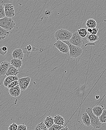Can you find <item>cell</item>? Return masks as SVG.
<instances>
[{
    "mask_svg": "<svg viewBox=\"0 0 106 130\" xmlns=\"http://www.w3.org/2000/svg\"><path fill=\"white\" fill-rule=\"evenodd\" d=\"M105 109L103 105L96 106L92 108L93 112L96 116L99 117Z\"/></svg>",
    "mask_w": 106,
    "mask_h": 130,
    "instance_id": "cell-12",
    "label": "cell"
},
{
    "mask_svg": "<svg viewBox=\"0 0 106 130\" xmlns=\"http://www.w3.org/2000/svg\"><path fill=\"white\" fill-rule=\"evenodd\" d=\"M95 45V43H91V42H89V43H88L86 45H85V46H88V45Z\"/></svg>",
    "mask_w": 106,
    "mask_h": 130,
    "instance_id": "cell-34",
    "label": "cell"
},
{
    "mask_svg": "<svg viewBox=\"0 0 106 130\" xmlns=\"http://www.w3.org/2000/svg\"><path fill=\"white\" fill-rule=\"evenodd\" d=\"M18 128V125L15 123H13L9 126L8 127L9 130H17Z\"/></svg>",
    "mask_w": 106,
    "mask_h": 130,
    "instance_id": "cell-29",
    "label": "cell"
},
{
    "mask_svg": "<svg viewBox=\"0 0 106 130\" xmlns=\"http://www.w3.org/2000/svg\"><path fill=\"white\" fill-rule=\"evenodd\" d=\"M86 38L89 42L94 43L99 40V37L98 35L89 34L88 35H87L86 36Z\"/></svg>",
    "mask_w": 106,
    "mask_h": 130,
    "instance_id": "cell-21",
    "label": "cell"
},
{
    "mask_svg": "<svg viewBox=\"0 0 106 130\" xmlns=\"http://www.w3.org/2000/svg\"><path fill=\"white\" fill-rule=\"evenodd\" d=\"M54 46L63 54H67L69 51V47L67 44L62 41L57 40L54 44Z\"/></svg>",
    "mask_w": 106,
    "mask_h": 130,
    "instance_id": "cell-6",
    "label": "cell"
},
{
    "mask_svg": "<svg viewBox=\"0 0 106 130\" xmlns=\"http://www.w3.org/2000/svg\"><path fill=\"white\" fill-rule=\"evenodd\" d=\"M10 64L17 69H19L20 68L22 65V61L20 59L12 58L11 60Z\"/></svg>",
    "mask_w": 106,
    "mask_h": 130,
    "instance_id": "cell-18",
    "label": "cell"
},
{
    "mask_svg": "<svg viewBox=\"0 0 106 130\" xmlns=\"http://www.w3.org/2000/svg\"><path fill=\"white\" fill-rule=\"evenodd\" d=\"M82 123L84 124L87 126H89L91 125V121H90V118L88 114L86 112L84 113L82 115Z\"/></svg>",
    "mask_w": 106,
    "mask_h": 130,
    "instance_id": "cell-16",
    "label": "cell"
},
{
    "mask_svg": "<svg viewBox=\"0 0 106 130\" xmlns=\"http://www.w3.org/2000/svg\"><path fill=\"white\" fill-rule=\"evenodd\" d=\"M99 31L98 28H95L92 29V31L90 34H93V35H97V32Z\"/></svg>",
    "mask_w": 106,
    "mask_h": 130,
    "instance_id": "cell-32",
    "label": "cell"
},
{
    "mask_svg": "<svg viewBox=\"0 0 106 130\" xmlns=\"http://www.w3.org/2000/svg\"><path fill=\"white\" fill-rule=\"evenodd\" d=\"M17 130H27V128L26 125L25 124L23 123L18 126Z\"/></svg>",
    "mask_w": 106,
    "mask_h": 130,
    "instance_id": "cell-30",
    "label": "cell"
},
{
    "mask_svg": "<svg viewBox=\"0 0 106 130\" xmlns=\"http://www.w3.org/2000/svg\"><path fill=\"white\" fill-rule=\"evenodd\" d=\"M45 14L46 16H49L51 15V12L49 11H46L45 12Z\"/></svg>",
    "mask_w": 106,
    "mask_h": 130,
    "instance_id": "cell-33",
    "label": "cell"
},
{
    "mask_svg": "<svg viewBox=\"0 0 106 130\" xmlns=\"http://www.w3.org/2000/svg\"><path fill=\"white\" fill-rule=\"evenodd\" d=\"M21 90L19 85L10 88L9 90V94L12 97L15 98H17L19 96L21 93Z\"/></svg>",
    "mask_w": 106,
    "mask_h": 130,
    "instance_id": "cell-11",
    "label": "cell"
},
{
    "mask_svg": "<svg viewBox=\"0 0 106 130\" xmlns=\"http://www.w3.org/2000/svg\"><path fill=\"white\" fill-rule=\"evenodd\" d=\"M11 64L8 62H2L0 64V76H4L7 74Z\"/></svg>",
    "mask_w": 106,
    "mask_h": 130,
    "instance_id": "cell-9",
    "label": "cell"
},
{
    "mask_svg": "<svg viewBox=\"0 0 106 130\" xmlns=\"http://www.w3.org/2000/svg\"><path fill=\"white\" fill-rule=\"evenodd\" d=\"M19 73L18 69L13 66L12 65H10L9 69L7 72L6 75L7 76H16Z\"/></svg>",
    "mask_w": 106,
    "mask_h": 130,
    "instance_id": "cell-15",
    "label": "cell"
},
{
    "mask_svg": "<svg viewBox=\"0 0 106 130\" xmlns=\"http://www.w3.org/2000/svg\"><path fill=\"white\" fill-rule=\"evenodd\" d=\"M53 118L54 124L60 126H64L65 120L62 116L59 115H56Z\"/></svg>",
    "mask_w": 106,
    "mask_h": 130,
    "instance_id": "cell-14",
    "label": "cell"
},
{
    "mask_svg": "<svg viewBox=\"0 0 106 130\" xmlns=\"http://www.w3.org/2000/svg\"><path fill=\"white\" fill-rule=\"evenodd\" d=\"M0 26L9 31L15 28L16 24L11 18L5 17L0 19Z\"/></svg>",
    "mask_w": 106,
    "mask_h": 130,
    "instance_id": "cell-4",
    "label": "cell"
},
{
    "mask_svg": "<svg viewBox=\"0 0 106 130\" xmlns=\"http://www.w3.org/2000/svg\"><path fill=\"white\" fill-rule=\"evenodd\" d=\"M5 16L8 18H12L15 15L14 7L12 4L7 3L4 5Z\"/></svg>",
    "mask_w": 106,
    "mask_h": 130,
    "instance_id": "cell-8",
    "label": "cell"
},
{
    "mask_svg": "<svg viewBox=\"0 0 106 130\" xmlns=\"http://www.w3.org/2000/svg\"><path fill=\"white\" fill-rule=\"evenodd\" d=\"M78 34L82 38H84L87 35V31L85 28H81L78 30Z\"/></svg>",
    "mask_w": 106,
    "mask_h": 130,
    "instance_id": "cell-23",
    "label": "cell"
},
{
    "mask_svg": "<svg viewBox=\"0 0 106 130\" xmlns=\"http://www.w3.org/2000/svg\"><path fill=\"white\" fill-rule=\"evenodd\" d=\"M7 48L5 46L2 47L0 48V54L4 56L7 54Z\"/></svg>",
    "mask_w": 106,
    "mask_h": 130,
    "instance_id": "cell-27",
    "label": "cell"
},
{
    "mask_svg": "<svg viewBox=\"0 0 106 130\" xmlns=\"http://www.w3.org/2000/svg\"><path fill=\"white\" fill-rule=\"evenodd\" d=\"M9 32L0 26V40H4L8 36Z\"/></svg>",
    "mask_w": 106,
    "mask_h": 130,
    "instance_id": "cell-20",
    "label": "cell"
},
{
    "mask_svg": "<svg viewBox=\"0 0 106 130\" xmlns=\"http://www.w3.org/2000/svg\"><path fill=\"white\" fill-rule=\"evenodd\" d=\"M6 17L5 13L4 7L2 5L0 4V19Z\"/></svg>",
    "mask_w": 106,
    "mask_h": 130,
    "instance_id": "cell-25",
    "label": "cell"
},
{
    "mask_svg": "<svg viewBox=\"0 0 106 130\" xmlns=\"http://www.w3.org/2000/svg\"><path fill=\"white\" fill-rule=\"evenodd\" d=\"M18 85H19L18 80H16L15 81H13L10 84L7 88L8 89H9L10 88L14 87H16V86H17Z\"/></svg>",
    "mask_w": 106,
    "mask_h": 130,
    "instance_id": "cell-28",
    "label": "cell"
},
{
    "mask_svg": "<svg viewBox=\"0 0 106 130\" xmlns=\"http://www.w3.org/2000/svg\"><path fill=\"white\" fill-rule=\"evenodd\" d=\"M44 123L47 128L49 129L54 124L53 118L51 116H47L45 119Z\"/></svg>",
    "mask_w": 106,
    "mask_h": 130,
    "instance_id": "cell-17",
    "label": "cell"
},
{
    "mask_svg": "<svg viewBox=\"0 0 106 130\" xmlns=\"http://www.w3.org/2000/svg\"><path fill=\"white\" fill-rule=\"evenodd\" d=\"M19 80V78L17 76H7V77H6L4 80L3 84L5 87H7L13 81L16 80Z\"/></svg>",
    "mask_w": 106,
    "mask_h": 130,
    "instance_id": "cell-13",
    "label": "cell"
},
{
    "mask_svg": "<svg viewBox=\"0 0 106 130\" xmlns=\"http://www.w3.org/2000/svg\"><path fill=\"white\" fill-rule=\"evenodd\" d=\"M72 35V33L66 29H60L55 33V37L57 40L69 41Z\"/></svg>",
    "mask_w": 106,
    "mask_h": 130,
    "instance_id": "cell-1",
    "label": "cell"
},
{
    "mask_svg": "<svg viewBox=\"0 0 106 130\" xmlns=\"http://www.w3.org/2000/svg\"><path fill=\"white\" fill-rule=\"evenodd\" d=\"M25 49H26L27 51L30 53L32 51H33V50H34V51H35V49H37V48H35L34 47L32 46L31 45H29L28 46H27L26 47Z\"/></svg>",
    "mask_w": 106,
    "mask_h": 130,
    "instance_id": "cell-31",
    "label": "cell"
},
{
    "mask_svg": "<svg viewBox=\"0 0 106 130\" xmlns=\"http://www.w3.org/2000/svg\"><path fill=\"white\" fill-rule=\"evenodd\" d=\"M12 58L22 60L24 57V53L21 48H16L12 52Z\"/></svg>",
    "mask_w": 106,
    "mask_h": 130,
    "instance_id": "cell-10",
    "label": "cell"
},
{
    "mask_svg": "<svg viewBox=\"0 0 106 130\" xmlns=\"http://www.w3.org/2000/svg\"><path fill=\"white\" fill-rule=\"evenodd\" d=\"M97 25V22L94 19H89L86 23V26L88 28H96Z\"/></svg>",
    "mask_w": 106,
    "mask_h": 130,
    "instance_id": "cell-19",
    "label": "cell"
},
{
    "mask_svg": "<svg viewBox=\"0 0 106 130\" xmlns=\"http://www.w3.org/2000/svg\"><path fill=\"white\" fill-rule=\"evenodd\" d=\"M67 44L69 49V56L71 58H77L81 56L83 52V50L80 47L72 45L69 41H62Z\"/></svg>",
    "mask_w": 106,
    "mask_h": 130,
    "instance_id": "cell-2",
    "label": "cell"
},
{
    "mask_svg": "<svg viewBox=\"0 0 106 130\" xmlns=\"http://www.w3.org/2000/svg\"><path fill=\"white\" fill-rule=\"evenodd\" d=\"M59 130H69V129L68 128V127L66 126L65 127H63L61 129Z\"/></svg>",
    "mask_w": 106,
    "mask_h": 130,
    "instance_id": "cell-35",
    "label": "cell"
},
{
    "mask_svg": "<svg viewBox=\"0 0 106 130\" xmlns=\"http://www.w3.org/2000/svg\"><path fill=\"white\" fill-rule=\"evenodd\" d=\"M86 112L88 114L91 121V125L95 129H99L101 127L102 123L100 121L99 117L93 113L92 108L90 107L86 109Z\"/></svg>",
    "mask_w": 106,
    "mask_h": 130,
    "instance_id": "cell-3",
    "label": "cell"
},
{
    "mask_svg": "<svg viewBox=\"0 0 106 130\" xmlns=\"http://www.w3.org/2000/svg\"><path fill=\"white\" fill-rule=\"evenodd\" d=\"M95 98L96 99H97V100H98L100 98V96L99 95H97L95 96Z\"/></svg>",
    "mask_w": 106,
    "mask_h": 130,
    "instance_id": "cell-36",
    "label": "cell"
},
{
    "mask_svg": "<svg viewBox=\"0 0 106 130\" xmlns=\"http://www.w3.org/2000/svg\"><path fill=\"white\" fill-rule=\"evenodd\" d=\"M63 127V126H60L54 124L50 128H49L48 130H59Z\"/></svg>",
    "mask_w": 106,
    "mask_h": 130,
    "instance_id": "cell-26",
    "label": "cell"
},
{
    "mask_svg": "<svg viewBox=\"0 0 106 130\" xmlns=\"http://www.w3.org/2000/svg\"><path fill=\"white\" fill-rule=\"evenodd\" d=\"M99 118L102 124L106 123V109H104L102 113L99 117Z\"/></svg>",
    "mask_w": 106,
    "mask_h": 130,
    "instance_id": "cell-24",
    "label": "cell"
},
{
    "mask_svg": "<svg viewBox=\"0 0 106 130\" xmlns=\"http://www.w3.org/2000/svg\"><path fill=\"white\" fill-rule=\"evenodd\" d=\"M69 41L72 45L80 47L84 43V41L78 34V31H75L73 33L72 37Z\"/></svg>",
    "mask_w": 106,
    "mask_h": 130,
    "instance_id": "cell-5",
    "label": "cell"
},
{
    "mask_svg": "<svg viewBox=\"0 0 106 130\" xmlns=\"http://www.w3.org/2000/svg\"><path fill=\"white\" fill-rule=\"evenodd\" d=\"M31 78L29 77H22L18 80L19 85L21 91L25 90L29 86Z\"/></svg>",
    "mask_w": 106,
    "mask_h": 130,
    "instance_id": "cell-7",
    "label": "cell"
},
{
    "mask_svg": "<svg viewBox=\"0 0 106 130\" xmlns=\"http://www.w3.org/2000/svg\"><path fill=\"white\" fill-rule=\"evenodd\" d=\"M34 130H48L44 122H41L37 125Z\"/></svg>",
    "mask_w": 106,
    "mask_h": 130,
    "instance_id": "cell-22",
    "label": "cell"
}]
</instances>
